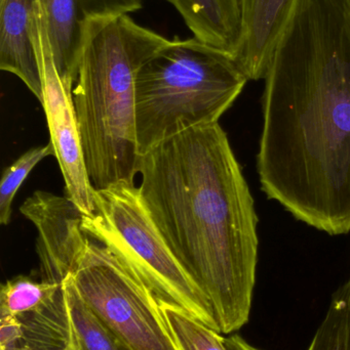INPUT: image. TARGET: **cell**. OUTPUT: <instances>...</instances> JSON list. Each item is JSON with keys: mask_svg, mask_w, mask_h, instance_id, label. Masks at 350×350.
I'll list each match as a JSON object with an SVG mask.
<instances>
[{"mask_svg": "<svg viewBox=\"0 0 350 350\" xmlns=\"http://www.w3.org/2000/svg\"><path fill=\"white\" fill-rule=\"evenodd\" d=\"M264 193L332 236L350 232V0H295L264 77Z\"/></svg>", "mask_w": 350, "mask_h": 350, "instance_id": "obj_1", "label": "cell"}, {"mask_svg": "<svg viewBox=\"0 0 350 350\" xmlns=\"http://www.w3.org/2000/svg\"><path fill=\"white\" fill-rule=\"evenodd\" d=\"M143 203L211 304L221 334L248 323L258 263L250 187L219 123L195 127L141 156Z\"/></svg>", "mask_w": 350, "mask_h": 350, "instance_id": "obj_2", "label": "cell"}, {"mask_svg": "<svg viewBox=\"0 0 350 350\" xmlns=\"http://www.w3.org/2000/svg\"><path fill=\"white\" fill-rule=\"evenodd\" d=\"M168 41L129 14L96 16L84 25L72 100L95 189L134 183L139 174L136 81L142 66Z\"/></svg>", "mask_w": 350, "mask_h": 350, "instance_id": "obj_3", "label": "cell"}, {"mask_svg": "<svg viewBox=\"0 0 350 350\" xmlns=\"http://www.w3.org/2000/svg\"><path fill=\"white\" fill-rule=\"evenodd\" d=\"M249 81L229 53L195 37L170 39L136 81L140 155L195 127L219 123Z\"/></svg>", "mask_w": 350, "mask_h": 350, "instance_id": "obj_4", "label": "cell"}, {"mask_svg": "<svg viewBox=\"0 0 350 350\" xmlns=\"http://www.w3.org/2000/svg\"><path fill=\"white\" fill-rule=\"evenodd\" d=\"M95 207L84 216V232L135 273L160 304L184 310L220 332L211 304L171 250L139 187L118 183L96 189Z\"/></svg>", "mask_w": 350, "mask_h": 350, "instance_id": "obj_5", "label": "cell"}, {"mask_svg": "<svg viewBox=\"0 0 350 350\" xmlns=\"http://www.w3.org/2000/svg\"><path fill=\"white\" fill-rule=\"evenodd\" d=\"M69 277L92 314L132 349L179 350L162 304L104 245L92 239Z\"/></svg>", "mask_w": 350, "mask_h": 350, "instance_id": "obj_6", "label": "cell"}, {"mask_svg": "<svg viewBox=\"0 0 350 350\" xmlns=\"http://www.w3.org/2000/svg\"><path fill=\"white\" fill-rule=\"evenodd\" d=\"M32 37L42 80L41 102L53 157L57 159L65 183V196L84 212L94 213L95 191L86 170L77 117L72 100V88L62 82L38 18H33Z\"/></svg>", "mask_w": 350, "mask_h": 350, "instance_id": "obj_7", "label": "cell"}, {"mask_svg": "<svg viewBox=\"0 0 350 350\" xmlns=\"http://www.w3.org/2000/svg\"><path fill=\"white\" fill-rule=\"evenodd\" d=\"M20 212L37 230L41 280L63 284L92 240L82 228L84 212L66 196L45 191H35L21 205Z\"/></svg>", "mask_w": 350, "mask_h": 350, "instance_id": "obj_8", "label": "cell"}, {"mask_svg": "<svg viewBox=\"0 0 350 350\" xmlns=\"http://www.w3.org/2000/svg\"><path fill=\"white\" fill-rule=\"evenodd\" d=\"M145 0H38L37 12L62 82L73 90L84 25L90 18L131 14Z\"/></svg>", "mask_w": 350, "mask_h": 350, "instance_id": "obj_9", "label": "cell"}, {"mask_svg": "<svg viewBox=\"0 0 350 350\" xmlns=\"http://www.w3.org/2000/svg\"><path fill=\"white\" fill-rule=\"evenodd\" d=\"M0 350H74L65 290L38 308L0 314Z\"/></svg>", "mask_w": 350, "mask_h": 350, "instance_id": "obj_10", "label": "cell"}, {"mask_svg": "<svg viewBox=\"0 0 350 350\" xmlns=\"http://www.w3.org/2000/svg\"><path fill=\"white\" fill-rule=\"evenodd\" d=\"M38 0H0V69L16 76L42 102L40 69L32 38Z\"/></svg>", "mask_w": 350, "mask_h": 350, "instance_id": "obj_11", "label": "cell"}, {"mask_svg": "<svg viewBox=\"0 0 350 350\" xmlns=\"http://www.w3.org/2000/svg\"><path fill=\"white\" fill-rule=\"evenodd\" d=\"M295 0H245V30L236 55L249 80L264 79L275 43Z\"/></svg>", "mask_w": 350, "mask_h": 350, "instance_id": "obj_12", "label": "cell"}, {"mask_svg": "<svg viewBox=\"0 0 350 350\" xmlns=\"http://www.w3.org/2000/svg\"><path fill=\"white\" fill-rule=\"evenodd\" d=\"M184 21L193 37L236 59L245 30V0H166Z\"/></svg>", "mask_w": 350, "mask_h": 350, "instance_id": "obj_13", "label": "cell"}, {"mask_svg": "<svg viewBox=\"0 0 350 350\" xmlns=\"http://www.w3.org/2000/svg\"><path fill=\"white\" fill-rule=\"evenodd\" d=\"M63 285L71 318L74 350H134L92 314L69 275Z\"/></svg>", "mask_w": 350, "mask_h": 350, "instance_id": "obj_14", "label": "cell"}, {"mask_svg": "<svg viewBox=\"0 0 350 350\" xmlns=\"http://www.w3.org/2000/svg\"><path fill=\"white\" fill-rule=\"evenodd\" d=\"M308 350H350V280L335 292Z\"/></svg>", "mask_w": 350, "mask_h": 350, "instance_id": "obj_15", "label": "cell"}, {"mask_svg": "<svg viewBox=\"0 0 350 350\" xmlns=\"http://www.w3.org/2000/svg\"><path fill=\"white\" fill-rule=\"evenodd\" d=\"M162 310L179 350H227L221 333L188 312L166 304Z\"/></svg>", "mask_w": 350, "mask_h": 350, "instance_id": "obj_16", "label": "cell"}, {"mask_svg": "<svg viewBox=\"0 0 350 350\" xmlns=\"http://www.w3.org/2000/svg\"><path fill=\"white\" fill-rule=\"evenodd\" d=\"M63 284H53L27 275H18L8 280L0 291V314H18L42 306L55 297Z\"/></svg>", "mask_w": 350, "mask_h": 350, "instance_id": "obj_17", "label": "cell"}, {"mask_svg": "<svg viewBox=\"0 0 350 350\" xmlns=\"http://www.w3.org/2000/svg\"><path fill=\"white\" fill-rule=\"evenodd\" d=\"M49 156H53L51 143L28 150L4 170L0 183V224L2 226L10 224L12 201L21 185L37 164Z\"/></svg>", "mask_w": 350, "mask_h": 350, "instance_id": "obj_18", "label": "cell"}, {"mask_svg": "<svg viewBox=\"0 0 350 350\" xmlns=\"http://www.w3.org/2000/svg\"><path fill=\"white\" fill-rule=\"evenodd\" d=\"M226 349L227 350H261L256 349L253 345H249L244 338L238 335H232L224 340Z\"/></svg>", "mask_w": 350, "mask_h": 350, "instance_id": "obj_19", "label": "cell"}]
</instances>
